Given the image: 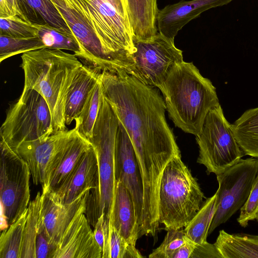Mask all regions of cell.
Segmentation results:
<instances>
[{"label":"cell","instance_id":"cell-7","mask_svg":"<svg viewBox=\"0 0 258 258\" xmlns=\"http://www.w3.org/2000/svg\"><path fill=\"white\" fill-rule=\"evenodd\" d=\"M77 38L84 65L99 72H127V62L108 52L103 46L83 0H50Z\"/></svg>","mask_w":258,"mask_h":258},{"label":"cell","instance_id":"cell-44","mask_svg":"<svg viewBox=\"0 0 258 258\" xmlns=\"http://www.w3.org/2000/svg\"><path fill=\"white\" fill-rule=\"evenodd\" d=\"M258 223V213L257 214V216H256V219H255Z\"/></svg>","mask_w":258,"mask_h":258},{"label":"cell","instance_id":"cell-40","mask_svg":"<svg viewBox=\"0 0 258 258\" xmlns=\"http://www.w3.org/2000/svg\"><path fill=\"white\" fill-rule=\"evenodd\" d=\"M125 19L130 21L126 0H107Z\"/></svg>","mask_w":258,"mask_h":258},{"label":"cell","instance_id":"cell-35","mask_svg":"<svg viewBox=\"0 0 258 258\" xmlns=\"http://www.w3.org/2000/svg\"><path fill=\"white\" fill-rule=\"evenodd\" d=\"M240 210V215L237 221L241 226L246 227L249 221L256 219L258 213V174L247 200Z\"/></svg>","mask_w":258,"mask_h":258},{"label":"cell","instance_id":"cell-33","mask_svg":"<svg viewBox=\"0 0 258 258\" xmlns=\"http://www.w3.org/2000/svg\"><path fill=\"white\" fill-rule=\"evenodd\" d=\"M108 258H141L136 245L129 244L117 230L109 224Z\"/></svg>","mask_w":258,"mask_h":258},{"label":"cell","instance_id":"cell-32","mask_svg":"<svg viewBox=\"0 0 258 258\" xmlns=\"http://www.w3.org/2000/svg\"><path fill=\"white\" fill-rule=\"evenodd\" d=\"M0 35L14 38L37 37L36 27L18 16L0 18Z\"/></svg>","mask_w":258,"mask_h":258},{"label":"cell","instance_id":"cell-19","mask_svg":"<svg viewBox=\"0 0 258 258\" xmlns=\"http://www.w3.org/2000/svg\"><path fill=\"white\" fill-rule=\"evenodd\" d=\"M98 184V162L92 146L68 180L55 192L64 204H70L86 192L96 188Z\"/></svg>","mask_w":258,"mask_h":258},{"label":"cell","instance_id":"cell-31","mask_svg":"<svg viewBox=\"0 0 258 258\" xmlns=\"http://www.w3.org/2000/svg\"><path fill=\"white\" fill-rule=\"evenodd\" d=\"M46 48L38 37L14 38L0 35V62L14 55Z\"/></svg>","mask_w":258,"mask_h":258},{"label":"cell","instance_id":"cell-23","mask_svg":"<svg viewBox=\"0 0 258 258\" xmlns=\"http://www.w3.org/2000/svg\"><path fill=\"white\" fill-rule=\"evenodd\" d=\"M222 258H258V235L219 231L214 243Z\"/></svg>","mask_w":258,"mask_h":258},{"label":"cell","instance_id":"cell-27","mask_svg":"<svg viewBox=\"0 0 258 258\" xmlns=\"http://www.w3.org/2000/svg\"><path fill=\"white\" fill-rule=\"evenodd\" d=\"M102 97V86L100 78L89 93L79 115L75 118V126L78 133L88 140L98 116Z\"/></svg>","mask_w":258,"mask_h":258},{"label":"cell","instance_id":"cell-36","mask_svg":"<svg viewBox=\"0 0 258 258\" xmlns=\"http://www.w3.org/2000/svg\"><path fill=\"white\" fill-rule=\"evenodd\" d=\"M57 247L39 217L35 244L36 258H54Z\"/></svg>","mask_w":258,"mask_h":258},{"label":"cell","instance_id":"cell-6","mask_svg":"<svg viewBox=\"0 0 258 258\" xmlns=\"http://www.w3.org/2000/svg\"><path fill=\"white\" fill-rule=\"evenodd\" d=\"M52 117L44 98L34 90H23L10 105L0 128V144L16 151L22 143L53 133Z\"/></svg>","mask_w":258,"mask_h":258},{"label":"cell","instance_id":"cell-2","mask_svg":"<svg viewBox=\"0 0 258 258\" xmlns=\"http://www.w3.org/2000/svg\"><path fill=\"white\" fill-rule=\"evenodd\" d=\"M159 89L174 125L195 136L209 112L220 104L215 87L192 62L175 64Z\"/></svg>","mask_w":258,"mask_h":258},{"label":"cell","instance_id":"cell-4","mask_svg":"<svg viewBox=\"0 0 258 258\" xmlns=\"http://www.w3.org/2000/svg\"><path fill=\"white\" fill-rule=\"evenodd\" d=\"M118 124L116 113L102 94L99 112L89 140L95 151L98 167V186L87 194L85 213L93 227L102 214L109 224L117 182L115 144Z\"/></svg>","mask_w":258,"mask_h":258},{"label":"cell","instance_id":"cell-11","mask_svg":"<svg viewBox=\"0 0 258 258\" xmlns=\"http://www.w3.org/2000/svg\"><path fill=\"white\" fill-rule=\"evenodd\" d=\"M257 174L258 159L251 157L241 159L216 175L219 184L216 209L208 235L240 209L248 197Z\"/></svg>","mask_w":258,"mask_h":258},{"label":"cell","instance_id":"cell-39","mask_svg":"<svg viewBox=\"0 0 258 258\" xmlns=\"http://www.w3.org/2000/svg\"><path fill=\"white\" fill-rule=\"evenodd\" d=\"M196 245L187 238L186 242L175 251L172 258H190Z\"/></svg>","mask_w":258,"mask_h":258},{"label":"cell","instance_id":"cell-42","mask_svg":"<svg viewBox=\"0 0 258 258\" xmlns=\"http://www.w3.org/2000/svg\"><path fill=\"white\" fill-rule=\"evenodd\" d=\"M9 3L12 10L15 13L16 15H17L16 8H15V0H7Z\"/></svg>","mask_w":258,"mask_h":258},{"label":"cell","instance_id":"cell-41","mask_svg":"<svg viewBox=\"0 0 258 258\" xmlns=\"http://www.w3.org/2000/svg\"><path fill=\"white\" fill-rule=\"evenodd\" d=\"M16 14L12 10L7 0H0V18H5Z\"/></svg>","mask_w":258,"mask_h":258},{"label":"cell","instance_id":"cell-26","mask_svg":"<svg viewBox=\"0 0 258 258\" xmlns=\"http://www.w3.org/2000/svg\"><path fill=\"white\" fill-rule=\"evenodd\" d=\"M217 192L205 201L202 207L184 227L185 236L197 244L207 242L208 232L214 216L217 203Z\"/></svg>","mask_w":258,"mask_h":258},{"label":"cell","instance_id":"cell-18","mask_svg":"<svg viewBox=\"0 0 258 258\" xmlns=\"http://www.w3.org/2000/svg\"><path fill=\"white\" fill-rule=\"evenodd\" d=\"M92 146L91 142L74 127L42 190L56 191L75 171Z\"/></svg>","mask_w":258,"mask_h":258},{"label":"cell","instance_id":"cell-43","mask_svg":"<svg viewBox=\"0 0 258 258\" xmlns=\"http://www.w3.org/2000/svg\"><path fill=\"white\" fill-rule=\"evenodd\" d=\"M150 4L154 8L158 9L157 6V0H148Z\"/></svg>","mask_w":258,"mask_h":258},{"label":"cell","instance_id":"cell-34","mask_svg":"<svg viewBox=\"0 0 258 258\" xmlns=\"http://www.w3.org/2000/svg\"><path fill=\"white\" fill-rule=\"evenodd\" d=\"M187 239L182 228L168 230L162 243L149 254V257L172 258Z\"/></svg>","mask_w":258,"mask_h":258},{"label":"cell","instance_id":"cell-30","mask_svg":"<svg viewBox=\"0 0 258 258\" xmlns=\"http://www.w3.org/2000/svg\"><path fill=\"white\" fill-rule=\"evenodd\" d=\"M27 210L3 231L0 237V258H20Z\"/></svg>","mask_w":258,"mask_h":258},{"label":"cell","instance_id":"cell-25","mask_svg":"<svg viewBox=\"0 0 258 258\" xmlns=\"http://www.w3.org/2000/svg\"><path fill=\"white\" fill-rule=\"evenodd\" d=\"M232 126L243 154L258 159V107L246 110Z\"/></svg>","mask_w":258,"mask_h":258},{"label":"cell","instance_id":"cell-5","mask_svg":"<svg viewBox=\"0 0 258 258\" xmlns=\"http://www.w3.org/2000/svg\"><path fill=\"white\" fill-rule=\"evenodd\" d=\"M197 179L181 159H171L163 172L159 192V221L166 230L185 227L204 203Z\"/></svg>","mask_w":258,"mask_h":258},{"label":"cell","instance_id":"cell-22","mask_svg":"<svg viewBox=\"0 0 258 258\" xmlns=\"http://www.w3.org/2000/svg\"><path fill=\"white\" fill-rule=\"evenodd\" d=\"M15 8L17 16L32 25H47L73 33L50 0H15Z\"/></svg>","mask_w":258,"mask_h":258},{"label":"cell","instance_id":"cell-15","mask_svg":"<svg viewBox=\"0 0 258 258\" xmlns=\"http://www.w3.org/2000/svg\"><path fill=\"white\" fill-rule=\"evenodd\" d=\"M87 195L64 232L54 258H102V251L85 214Z\"/></svg>","mask_w":258,"mask_h":258},{"label":"cell","instance_id":"cell-38","mask_svg":"<svg viewBox=\"0 0 258 258\" xmlns=\"http://www.w3.org/2000/svg\"><path fill=\"white\" fill-rule=\"evenodd\" d=\"M195 257L222 258L215 244L207 241L196 245L190 258Z\"/></svg>","mask_w":258,"mask_h":258},{"label":"cell","instance_id":"cell-16","mask_svg":"<svg viewBox=\"0 0 258 258\" xmlns=\"http://www.w3.org/2000/svg\"><path fill=\"white\" fill-rule=\"evenodd\" d=\"M234 0L184 1L159 10L157 27L159 33L174 39L183 26L210 9L227 5Z\"/></svg>","mask_w":258,"mask_h":258},{"label":"cell","instance_id":"cell-24","mask_svg":"<svg viewBox=\"0 0 258 258\" xmlns=\"http://www.w3.org/2000/svg\"><path fill=\"white\" fill-rule=\"evenodd\" d=\"M126 2L134 37L147 39L155 35L158 33L159 9L153 7L148 0H126Z\"/></svg>","mask_w":258,"mask_h":258},{"label":"cell","instance_id":"cell-14","mask_svg":"<svg viewBox=\"0 0 258 258\" xmlns=\"http://www.w3.org/2000/svg\"><path fill=\"white\" fill-rule=\"evenodd\" d=\"M115 176L116 182L121 181L131 196L140 227L143 203L142 176L132 141L119 121L115 144Z\"/></svg>","mask_w":258,"mask_h":258},{"label":"cell","instance_id":"cell-29","mask_svg":"<svg viewBox=\"0 0 258 258\" xmlns=\"http://www.w3.org/2000/svg\"><path fill=\"white\" fill-rule=\"evenodd\" d=\"M34 26L37 29V37L43 42L46 48L70 50L73 51L77 57L80 54V44L74 34L47 25Z\"/></svg>","mask_w":258,"mask_h":258},{"label":"cell","instance_id":"cell-28","mask_svg":"<svg viewBox=\"0 0 258 258\" xmlns=\"http://www.w3.org/2000/svg\"><path fill=\"white\" fill-rule=\"evenodd\" d=\"M41 195L38 192L30 202L24 228L20 258H36L35 244L40 216Z\"/></svg>","mask_w":258,"mask_h":258},{"label":"cell","instance_id":"cell-9","mask_svg":"<svg viewBox=\"0 0 258 258\" xmlns=\"http://www.w3.org/2000/svg\"><path fill=\"white\" fill-rule=\"evenodd\" d=\"M1 230L15 222L30 203V170L27 163L10 148L0 144Z\"/></svg>","mask_w":258,"mask_h":258},{"label":"cell","instance_id":"cell-12","mask_svg":"<svg viewBox=\"0 0 258 258\" xmlns=\"http://www.w3.org/2000/svg\"><path fill=\"white\" fill-rule=\"evenodd\" d=\"M83 1L104 48L111 54L129 61L135 51L130 21L107 0Z\"/></svg>","mask_w":258,"mask_h":258},{"label":"cell","instance_id":"cell-1","mask_svg":"<svg viewBox=\"0 0 258 258\" xmlns=\"http://www.w3.org/2000/svg\"><path fill=\"white\" fill-rule=\"evenodd\" d=\"M102 94L116 113L133 144L143 186V209H159L164 170L180 155L165 118L164 100L157 87L146 85L124 71L100 74Z\"/></svg>","mask_w":258,"mask_h":258},{"label":"cell","instance_id":"cell-13","mask_svg":"<svg viewBox=\"0 0 258 258\" xmlns=\"http://www.w3.org/2000/svg\"><path fill=\"white\" fill-rule=\"evenodd\" d=\"M74 128L53 133L44 139L25 142L16 150L27 163L35 185L44 187Z\"/></svg>","mask_w":258,"mask_h":258},{"label":"cell","instance_id":"cell-21","mask_svg":"<svg viewBox=\"0 0 258 258\" xmlns=\"http://www.w3.org/2000/svg\"><path fill=\"white\" fill-rule=\"evenodd\" d=\"M101 72L83 64L76 73L66 97L64 119L66 125L79 115L87 97L99 80Z\"/></svg>","mask_w":258,"mask_h":258},{"label":"cell","instance_id":"cell-17","mask_svg":"<svg viewBox=\"0 0 258 258\" xmlns=\"http://www.w3.org/2000/svg\"><path fill=\"white\" fill-rule=\"evenodd\" d=\"M89 191L73 202L64 204L53 191L42 190L39 217L52 242L57 246Z\"/></svg>","mask_w":258,"mask_h":258},{"label":"cell","instance_id":"cell-8","mask_svg":"<svg viewBox=\"0 0 258 258\" xmlns=\"http://www.w3.org/2000/svg\"><path fill=\"white\" fill-rule=\"evenodd\" d=\"M196 137L199 149L197 162L204 165L209 173L223 172L243 156L220 104L209 112Z\"/></svg>","mask_w":258,"mask_h":258},{"label":"cell","instance_id":"cell-37","mask_svg":"<svg viewBox=\"0 0 258 258\" xmlns=\"http://www.w3.org/2000/svg\"><path fill=\"white\" fill-rule=\"evenodd\" d=\"M95 238L102 253V258H108V237L109 225L105 222L104 215H101L94 226Z\"/></svg>","mask_w":258,"mask_h":258},{"label":"cell","instance_id":"cell-10","mask_svg":"<svg viewBox=\"0 0 258 258\" xmlns=\"http://www.w3.org/2000/svg\"><path fill=\"white\" fill-rule=\"evenodd\" d=\"M135 51L130 75L142 83L158 89L172 67L183 61L182 51L174 39L160 33L147 39L133 37Z\"/></svg>","mask_w":258,"mask_h":258},{"label":"cell","instance_id":"cell-20","mask_svg":"<svg viewBox=\"0 0 258 258\" xmlns=\"http://www.w3.org/2000/svg\"><path fill=\"white\" fill-rule=\"evenodd\" d=\"M109 224L130 244L136 245L140 237L138 221L132 198L120 181H117Z\"/></svg>","mask_w":258,"mask_h":258},{"label":"cell","instance_id":"cell-3","mask_svg":"<svg viewBox=\"0 0 258 258\" xmlns=\"http://www.w3.org/2000/svg\"><path fill=\"white\" fill-rule=\"evenodd\" d=\"M21 58L20 67L24 73L23 90H34L44 98L51 113L54 133L66 130V97L83 64L74 54L49 48L22 53Z\"/></svg>","mask_w":258,"mask_h":258}]
</instances>
